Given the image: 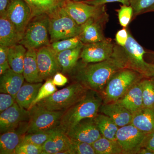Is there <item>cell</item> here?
I'll return each instance as SVG.
<instances>
[{
    "mask_svg": "<svg viewBox=\"0 0 154 154\" xmlns=\"http://www.w3.org/2000/svg\"><path fill=\"white\" fill-rule=\"evenodd\" d=\"M122 69L124 67L121 59V47L117 44L110 58L96 63H78L69 74L74 82L101 94L111 77Z\"/></svg>",
    "mask_w": 154,
    "mask_h": 154,
    "instance_id": "1",
    "label": "cell"
},
{
    "mask_svg": "<svg viewBox=\"0 0 154 154\" xmlns=\"http://www.w3.org/2000/svg\"><path fill=\"white\" fill-rule=\"evenodd\" d=\"M103 103L101 94L88 90L82 99L64 111L57 127L66 133L83 119L94 118Z\"/></svg>",
    "mask_w": 154,
    "mask_h": 154,
    "instance_id": "2",
    "label": "cell"
},
{
    "mask_svg": "<svg viewBox=\"0 0 154 154\" xmlns=\"http://www.w3.org/2000/svg\"><path fill=\"white\" fill-rule=\"evenodd\" d=\"M144 78L133 70L125 68L119 70L111 77L101 93L103 103L118 101Z\"/></svg>",
    "mask_w": 154,
    "mask_h": 154,
    "instance_id": "3",
    "label": "cell"
},
{
    "mask_svg": "<svg viewBox=\"0 0 154 154\" xmlns=\"http://www.w3.org/2000/svg\"><path fill=\"white\" fill-rule=\"evenodd\" d=\"M88 91L82 84L74 82L66 88L56 91L36 105L53 111H65L82 99Z\"/></svg>",
    "mask_w": 154,
    "mask_h": 154,
    "instance_id": "4",
    "label": "cell"
},
{
    "mask_svg": "<svg viewBox=\"0 0 154 154\" xmlns=\"http://www.w3.org/2000/svg\"><path fill=\"white\" fill-rule=\"evenodd\" d=\"M146 53L143 48L129 33L124 47H122L121 60L124 69L133 70L144 78L154 77V63H149L145 60Z\"/></svg>",
    "mask_w": 154,
    "mask_h": 154,
    "instance_id": "5",
    "label": "cell"
},
{
    "mask_svg": "<svg viewBox=\"0 0 154 154\" xmlns=\"http://www.w3.org/2000/svg\"><path fill=\"white\" fill-rule=\"evenodd\" d=\"M20 44L27 49L38 50L50 44L49 17L43 14L33 17L29 22Z\"/></svg>",
    "mask_w": 154,
    "mask_h": 154,
    "instance_id": "6",
    "label": "cell"
},
{
    "mask_svg": "<svg viewBox=\"0 0 154 154\" xmlns=\"http://www.w3.org/2000/svg\"><path fill=\"white\" fill-rule=\"evenodd\" d=\"M48 15L50 43L79 35L81 25L69 16L61 5Z\"/></svg>",
    "mask_w": 154,
    "mask_h": 154,
    "instance_id": "7",
    "label": "cell"
},
{
    "mask_svg": "<svg viewBox=\"0 0 154 154\" xmlns=\"http://www.w3.org/2000/svg\"><path fill=\"white\" fill-rule=\"evenodd\" d=\"M64 111H53L35 105L29 110L27 134L46 131L58 126Z\"/></svg>",
    "mask_w": 154,
    "mask_h": 154,
    "instance_id": "8",
    "label": "cell"
},
{
    "mask_svg": "<svg viewBox=\"0 0 154 154\" xmlns=\"http://www.w3.org/2000/svg\"><path fill=\"white\" fill-rule=\"evenodd\" d=\"M62 7L78 25H81L91 18L98 17L106 12V5L94 6L84 2L65 0Z\"/></svg>",
    "mask_w": 154,
    "mask_h": 154,
    "instance_id": "9",
    "label": "cell"
},
{
    "mask_svg": "<svg viewBox=\"0 0 154 154\" xmlns=\"http://www.w3.org/2000/svg\"><path fill=\"white\" fill-rule=\"evenodd\" d=\"M116 46L112 39L106 38L102 41L84 44L80 58L85 63L103 61L112 56Z\"/></svg>",
    "mask_w": 154,
    "mask_h": 154,
    "instance_id": "10",
    "label": "cell"
},
{
    "mask_svg": "<svg viewBox=\"0 0 154 154\" xmlns=\"http://www.w3.org/2000/svg\"><path fill=\"white\" fill-rule=\"evenodd\" d=\"M146 134L131 124L119 127L116 140L122 149V154H137L142 148Z\"/></svg>",
    "mask_w": 154,
    "mask_h": 154,
    "instance_id": "11",
    "label": "cell"
},
{
    "mask_svg": "<svg viewBox=\"0 0 154 154\" xmlns=\"http://www.w3.org/2000/svg\"><path fill=\"white\" fill-rule=\"evenodd\" d=\"M5 14L22 37L27 25L33 17L30 7L24 0H11Z\"/></svg>",
    "mask_w": 154,
    "mask_h": 154,
    "instance_id": "12",
    "label": "cell"
},
{
    "mask_svg": "<svg viewBox=\"0 0 154 154\" xmlns=\"http://www.w3.org/2000/svg\"><path fill=\"white\" fill-rule=\"evenodd\" d=\"M108 17L106 12L98 17L88 19L81 25V32L79 36L83 44L97 42L106 38L104 35V29L108 21Z\"/></svg>",
    "mask_w": 154,
    "mask_h": 154,
    "instance_id": "13",
    "label": "cell"
},
{
    "mask_svg": "<svg viewBox=\"0 0 154 154\" xmlns=\"http://www.w3.org/2000/svg\"><path fill=\"white\" fill-rule=\"evenodd\" d=\"M36 56L39 75L43 81L52 78L57 72H61L56 54L49 45L37 50Z\"/></svg>",
    "mask_w": 154,
    "mask_h": 154,
    "instance_id": "14",
    "label": "cell"
},
{
    "mask_svg": "<svg viewBox=\"0 0 154 154\" xmlns=\"http://www.w3.org/2000/svg\"><path fill=\"white\" fill-rule=\"evenodd\" d=\"M66 134L71 139L91 144L102 136L97 128L94 118L83 119Z\"/></svg>",
    "mask_w": 154,
    "mask_h": 154,
    "instance_id": "15",
    "label": "cell"
},
{
    "mask_svg": "<svg viewBox=\"0 0 154 154\" xmlns=\"http://www.w3.org/2000/svg\"><path fill=\"white\" fill-rule=\"evenodd\" d=\"M29 119V110L20 107L16 102L1 113V134L16 129L22 122L28 121Z\"/></svg>",
    "mask_w": 154,
    "mask_h": 154,
    "instance_id": "16",
    "label": "cell"
},
{
    "mask_svg": "<svg viewBox=\"0 0 154 154\" xmlns=\"http://www.w3.org/2000/svg\"><path fill=\"white\" fill-rule=\"evenodd\" d=\"M28 125V121L24 122L16 129L1 134L0 154H15L17 147L27 134Z\"/></svg>",
    "mask_w": 154,
    "mask_h": 154,
    "instance_id": "17",
    "label": "cell"
},
{
    "mask_svg": "<svg viewBox=\"0 0 154 154\" xmlns=\"http://www.w3.org/2000/svg\"><path fill=\"white\" fill-rule=\"evenodd\" d=\"M70 143V138L66 134L57 127L42 146V154H60L61 152L69 150Z\"/></svg>",
    "mask_w": 154,
    "mask_h": 154,
    "instance_id": "18",
    "label": "cell"
},
{
    "mask_svg": "<svg viewBox=\"0 0 154 154\" xmlns=\"http://www.w3.org/2000/svg\"><path fill=\"white\" fill-rule=\"evenodd\" d=\"M99 111L110 117L119 128L131 124L132 113L116 102L103 103Z\"/></svg>",
    "mask_w": 154,
    "mask_h": 154,
    "instance_id": "19",
    "label": "cell"
},
{
    "mask_svg": "<svg viewBox=\"0 0 154 154\" xmlns=\"http://www.w3.org/2000/svg\"><path fill=\"white\" fill-rule=\"evenodd\" d=\"M129 111L133 115L143 108L141 81L134 85L124 96L116 102Z\"/></svg>",
    "mask_w": 154,
    "mask_h": 154,
    "instance_id": "20",
    "label": "cell"
},
{
    "mask_svg": "<svg viewBox=\"0 0 154 154\" xmlns=\"http://www.w3.org/2000/svg\"><path fill=\"white\" fill-rule=\"evenodd\" d=\"M25 80L23 74L18 73L10 69L1 75L0 92L10 94L15 99Z\"/></svg>",
    "mask_w": 154,
    "mask_h": 154,
    "instance_id": "21",
    "label": "cell"
},
{
    "mask_svg": "<svg viewBox=\"0 0 154 154\" xmlns=\"http://www.w3.org/2000/svg\"><path fill=\"white\" fill-rule=\"evenodd\" d=\"M22 37L5 14L0 18V45L11 47L19 44Z\"/></svg>",
    "mask_w": 154,
    "mask_h": 154,
    "instance_id": "22",
    "label": "cell"
},
{
    "mask_svg": "<svg viewBox=\"0 0 154 154\" xmlns=\"http://www.w3.org/2000/svg\"><path fill=\"white\" fill-rule=\"evenodd\" d=\"M84 45L82 42L78 47L56 54L63 74H70L78 63Z\"/></svg>",
    "mask_w": 154,
    "mask_h": 154,
    "instance_id": "23",
    "label": "cell"
},
{
    "mask_svg": "<svg viewBox=\"0 0 154 154\" xmlns=\"http://www.w3.org/2000/svg\"><path fill=\"white\" fill-rule=\"evenodd\" d=\"M23 75L28 82L42 83L43 82L38 72L36 50L27 49L24 60Z\"/></svg>",
    "mask_w": 154,
    "mask_h": 154,
    "instance_id": "24",
    "label": "cell"
},
{
    "mask_svg": "<svg viewBox=\"0 0 154 154\" xmlns=\"http://www.w3.org/2000/svg\"><path fill=\"white\" fill-rule=\"evenodd\" d=\"M42 85V83H24L16 95V102L22 108L29 110Z\"/></svg>",
    "mask_w": 154,
    "mask_h": 154,
    "instance_id": "25",
    "label": "cell"
},
{
    "mask_svg": "<svg viewBox=\"0 0 154 154\" xmlns=\"http://www.w3.org/2000/svg\"><path fill=\"white\" fill-rule=\"evenodd\" d=\"M131 124L145 134L154 131V108H143L133 115Z\"/></svg>",
    "mask_w": 154,
    "mask_h": 154,
    "instance_id": "26",
    "label": "cell"
},
{
    "mask_svg": "<svg viewBox=\"0 0 154 154\" xmlns=\"http://www.w3.org/2000/svg\"><path fill=\"white\" fill-rule=\"evenodd\" d=\"M27 49L25 46L17 44L9 47L8 61L11 69L19 74H23L24 60Z\"/></svg>",
    "mask_w": 154,
    "mask_h": 154,
    "instance_id": "27",
    "label": "cell"
},
{
    "mask_svg": "<svg viewBox=\"0 0 154 154\" xmlns=\"http://www.w3.org/2000/svg\"><path fill=\"white\" fill-rule=\"evenodd\" d=\"M94 120L102 136L116 140V133L119 127L110 117L102 113H98L94 117Z\"/></svg>",
    "mask_w": 154,
    "mask_h": 154,
    "instance_id": "28",
    "label": "cell"
},
{
    "mask_svg": "<svg viewBox=\"0 0 154 154\" xmlns=\"http://www.w3.org/2000/svg\"><path fill=\"white\" fill-rule=\"evenodd\" d=\"M30 7L33 17L52 13L61 5L57 0H24Z\"/></svg>",
    "mask_w": 154,
    "mask_h": 154,
    "instance_id": "29",
    "label": "cell"
},
{
    "mask_svg": "<svg viewBox=\"0 0 154 154\" xmlns=\"http://www.w3.org/2000/svg\"><path fill=\"white\" fill-rule=\"evenodd\" d=\"M91 145L96 154H122V149L117 140L102 136Z\"/></svg>",
    "mask_w": 154,
    "mask_h": 154,
    "instance_id": "30",
    "label": "cell"
},
{
    "mask_svg": "<svg viewBox=\"0 0 154 154\" xmlns=\"http://www.w3.org/2000/svg\"><path fill=\"white\" fill-rule=\"evenodd\" d=\"M143 107L154 108V77L141 80Z\"/></svg>",
    "mask_w": 154,
    "mask_h": 154,
    "instance_id": "31",
    "label": "cell"
},
{
    "mask_svg": "<svg viewBox=\"0 0 154 154\" xmlns=\"http://www.w3.org/2000/svg\"><path fill=\"white\" fill-rule=\"evenodd\" d=\"M82 43L79 36H77L54 42L51 43L49 46L54 52L57 54L66 50L75 48Z\"/></svg>",
    "mask_w": 154,
    "mask_h": 154,
    "instance_id": "32",
    "label": "cell"
},
{
    "mask_svg": "<svg viewBox=\"0 0 154 154\" xmlns=\"http://www.w3.org/2000/svg\"><path fill=\"white\" fill-rule=\"evenodd\" d=\"M57 91V88L53 82L52 78L48 79L39 89L36 98L30 105L28 110L31 109L38 102L49 97Z\"/></svg>",
    "mask_w": 154,
    "mask_h": 154,
    "instance_id": "33",
    "label": "cell"
},
{
    "mask_svg": "<svg viewBox=\"0 0 154 154\" xmlns=\"http://www.w3.org/2000/svg\"><path fill=\"white\" fill-rule=\"evenodd\" d=\"M54 129L41 132L26 134L22 143H29L42 146L49 138Z\"/></svg>",
    "mask_w": 154,
    "mask_h": 154,
    "instance_id": "34",
    "label": "cell"
},
{
    "mask_svg": "<svg viewBox=\"0 0 154 154\" xmlns=\"http://www.w3.org/2000/svg\"><path fill=\"white\" fill-rule=\"evenodd\" d=\"M70 139L69 150L71 154H96L95 150L91 144Z\"/></svg>",
    "mask_w": 154,
    "mask_h": 154,
    "instance_id": "35",
    "label": "cell"
},
{
    "mask_svg": "<svg viewBox=\"0 0 154 154\" xmlns=\"http://www.w3.org/2000/svg\"><path fill=\"white\" fill-rule=\"evenodd\" d=\"M119 24L123 28H126L134 16V11L131 5H123L116 10Z\"/></svg>",
    "mask_w": 154,
    "mask_h": 154,
    "instance_id": "36",
    "label": "cell"
},
{
    "mask_svg": "<svg viewBox=\"0 0 154 154\" xmlns=\"http://www.w3.org/2000/svg\"><path fill=\"white\" fill-rule=\"evenodd\" d=\"M154 5V0H131L130 5L134 11L133 17L145 13L149 8Z\"/></svg>",
    "mask_w": 154,
    "mask_h": 154,
    "instance_id": "37",
    "label": "cell"
},
{
    "mask_svg": "<svg viewBox=\"0 0 154 154\" xmlns=\"http://www.w3.org/2000/svg\"><path fill=\"white\" fill-rule=\"evenodd\" d=\"M42 146L29 143H21L17 147L15 154H42Z\"/></svg>",
    "mask_w": 154,
    "mask_h": 154,
    "instance_id": "38",
    "label": "cell"
},
{
    "mask_svg": "<svg viewBox=\"0 0 154 154\" xmlns=\"http://www.w3.org/2000/svg\"><path fill=\"white\" fill-rule=\"evenodd\" d=\"M16 99L10 94L6 93L0 94V113L11 107L16 103Z\"/></svg>",
    "mask_w": 154,
    "mask_h": 154,
    "instance_id": "39",
    "label": "cell"
},
{
    "mask_svg": "<svg viewBox=\"0 0 154 154\" xmlns=\"http://www.w3.org/2000/svg\"><path fill=\"white\" fill-rule=\"evenodd\" d=\"M129 32L126 28H123L117 31L115 36V40L116 44L122 47H124L126 44Z\"/></svg>",
    "mask_w": 154,
    "mask_h": 154,
    "instance_id": "40",
    "label": "cell"
},
{
    "mask_svg": "<svg viewBox=\"0 0 154 154\" xmlns=\"http://www.w3.org/2000/svg\"><path fill=\"white\" fill-rule=\"evenodd\" d=\"M131 0H84V2L94 6L102 5H105L107 3L120 2L123 5H130V2Z\"/></svg>",
    "mask_w": 154,
    "mask_h": 154,
    "instance_id": "41",
    "label": "cell"
},
{
    "mask_svg": "<svg viewBox=\"0 0 154 154\" xmlns=\"http://www.w3.org/2000/svg\"><path fill=\"white\" fill-rule=\"evenodd\" d=\"M53 82L56 86L63 87L68 82V79L62 72H57L52 78Z\"/></svg>",
    "mask_w": 154,
    "mask_h": 154,
    "instance_id": "42",
    "label": "cell"
},
{
    "mask_svg": "<svg viewBox=\"0 0 154 154\" xmlns=\"http://www.w3.org/2000/svg\"><path fill=\"white\" fill-rule=\"evenodd\" d=\"M142 147H146L150 149L154 152V131L146 134Z\"/></svg>",
    "mask_w": 154,
    "mask_h": 154,
    "instance_id": "43",
    "label": "cell"
},
{
    "mask_svg": "<svg viewBox=\"0 0 154 154\" xmlns=\"http://www.w3.org/2000/svg\"><path fill=\"white\" fill-rule=\"evenodd\" d=\"M9 47L0 45V65L8 61Z\"/></svg>",
    "mask_w": 154,
    "mask_h": 154,
    "instance_id": "44",
    "label": "cell"
},
{
    "mask_svg": "<svg viewBox=\"0 0 154 154\" xmlns=\"http://www.w3.org/2000/svg\"><path fill=\"white\" fill-rule=\"evenodd\" d=\"M11 0H0V16L6 14Z\"/></svg>",
    "mask_w": 154,
    "mask_h": 154,
    "instance_id": "45",
    "label": "cell"
},
{
    "mask_svg": "<svg viewBox=\"0 0 154 154\" xmlns=\"http://www.w3.org/2000/svg\"><path fill=\"white\" fill-rule=\"evenodd\" d=\"M10 65H9L8 61L0 65V75H3L4 73L5 72L7 71L9 69H11Z\"/></svg>",
    "mask_w": 154,
    "mask_h": 154,
    "instance_id": "46",
    "label": "cell"
},
{
    "mask_svg": "<svg viewBox=\"0 0 154 154\" xmlns=\"http://www.w3.org/2000/svg\"><path fill=\"white\" fill-rule=\"evenodd\" d=\"M137 154H154V152L147 148L142 147L138 152Z\"/></svg>",
    "mask_w": 154,
    "mask_h": 154,
    "instance_id": "47",
    "label": "cell"
},
{
    "mask_svg": "<svg viewBox=\"0 0 154 154\" xmlns=\"http://www.w3.org/2000/svg\"><path fill=\"white\" fill-rule=\"evenodd\" d=\"M148 12H154V5L151 6L150 8H149V9H148L145 12V13Z\"/></svg>",
    "mask_w": 154,
    "mask_h": 154,
    "instance_id": "48",
    "label": "cell"
},
{
    "mask_svg": "<svg viewBox=\"0 0 154 154\" xmlns=\"http://www.w3.org/2000/svg\"><path fill=\"white\" fill-rule=\"evenodd\" d=\"M72 1H74V2H82L84 0H72Z\"/></svg>",
    "mask_w": 154,
    "mask_h": 154,
    "instance_id": "49",
    "label": "cell"
},
{
    "mask_svg": "<svg viewBox=\"0 0 154 154\" xmlns=\"http://www.w3.org/2000/svg\"><path fill=\"white\" fill-rule=\"evenodd\" d=\"M57 1H58L60 3H62L63 2H64V1H65V0H57Z\"/></svg>",
    "mask_w": 154,
    "mask_h": 154,
    "instance_id": "50",
    "label": "cell"
}]
</instances>
